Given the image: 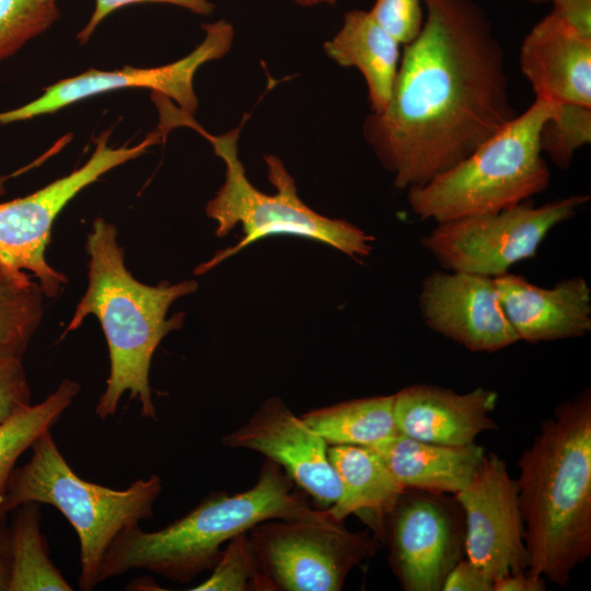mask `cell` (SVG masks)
Segmentation results:
<instances>
[{
	"label": "cell",
	"instance_id": "obj_28",
	"mask_svg": "<svg viewBox=\"0 0 591 591\" xmlns=\"http://www.w3.org/2000/svg\"><path fill=\"white\" fill-rule=\"evenodd\" d=\"M591 142V107L557 104L540 134L542 153L559 169H568L575 153Z\"/></svg>",
	"mask_w": 591,
	"mask_h": 591
},
{
	"label": "cell",
	"instance_id": "obj_16",
	"mask_svg": "<svg viewBox=\"0 0 591 591\" xmlns=\"http://www.w3.org/2000/svg\"><path fill=\"white\" fill-rule=\"evenodd\" d=\"M502 309L520 340L531 344L579 338L591 331V288L581 276L551 288L506 273L494 277Z\"/></svg>",
	"mask_w": 591,
	"mask_h": 591
},
{
	"label": "cell",
	"instance_id": "obj_14",
	"mask_svg": "<svg viewBox=\"0 0 591 591\" xmlns=\"http://www.w3.org/2000/svg\"><path fill=\"white\" fill-rule=\"evenodd\" d=\"M418 308L433 332L473 352H495L518 341L494 277L436 270L421 281Z\"/></svg>",
	"mask_w": 591,
	"mask_h": 591
},
{
	"label": "cell",
	"instance_id": "obj_29",
	"mask_svg": "<svg viewBox=\"0 0 591 591\" xmlns=\"http://www.w3.org/2000/svg\"><path fill=\"white\" fill-rule=\"evenodd\" d=\"M370 13L403 46L418 36L425 19L422 0H375Z\"/></svg>",
	"mask_w": 591,
	"mask_h": 591
},
{
	"label": "cell",
	"instance_id": "obj_10",
	"mask_svg": "<svg viewBox=\"0 0 591 591\" xmlns=\"http://www.w3.org/2000/svg\"><path fill=\"white\" fill-rule=\"evenodd\" d=\"M109 135L106 130L95 139L93 154L80 169L25 197L0 204V265L31 271L46 297L58 296L67 283V277L45 257L58 215L83 188L112 169L143 154L162 137L153 131L136 146L112 148L107 144Z\"/></svg>",
	"mask_w": 591,
	"mask_h": 591
},
{
	"label": "cell",
	"instance_id": "obj_6",
	"mask_svg": "<svg viewBox=\"0 0 591 591\" xmlns=\"http://www.w3.org/2000/svg\"><path fill=\"white\" fill-rule=\"evenodd\" d=\"M31 449L27 463L11 474L4 510L9 513L26 502L58 509L79 537V589L91 591L100 583L101 564L116 536L153 515L162 480L152 474L118 490L82 479L60 453L50 430Z\"/></svg>",
	"mask_w": 591,
	"mask_h": 591
},
{
	"label": "cell",
	"instance_id": "obj_32",
	"mask_svg": "<svg viewBox=\"0 0 591 591\" xmlns=\"http://www.w3.org/2000/svg\"><path fill=\"white\" fill-rule=\"evenodd\" d=\"M493 580L466 557L447 575L441 591H493Z\"/></svg>",
	"mask_w": 591,
	"mask_h": 591
},
{
	"label": "cell",
	"instance_id": "obj_1",
	"mask_svg": "<svg viewBox=\"0 0 591 591\" xmlns=\"http://www.w3.org/2000/svg\"><path fill=\"white\" fill-rule=\"evenodd\" d=\"M420 33L404 45L391 101L363 136L393 185H424L518 114L505 54L474 0H422Z\"/></svg>",
	"mask_w": 591,
	"mask_h": 591
},
{
	"label": "cell",
	"instance_id": "obj_26",
	"mask_svg": "<svg viewBox=\"0 0 591 591\" xmlns=\"http://www.w3.org/2000/svg\"><path fill=\"white\" fill-rule=\"evenodd\" d=\"M208 579L193 591H274L259 568L247 532L232 537L211 570Z\"/></svg>",
	"mask_w": 591,
	"mask_h": 591
},
{
	"label": "cell",
	"instance_id": "obj_24",
	"mask_svg": "<svg viewBox=\"0 0 591 591\" xmlns=\"http://www.w3.org/2000/svg\"><path fill=\"white\" fill-rule=\"evenodd\" d=\"M79 392L78 382L65 379L45 401L31 404L0 425V517L8 515L4 502L18 459L42 433L57 424Z\"/></svg>",
	"mask_w": 591,
	"mask_h": 591
},
{
	"label": "cell",
	"instance_id": "obj_9",
	"mask_svg": "<svg viewBox=\"0 0 591 591\" xmlns=\"http://www.w3.org/2000/svg\"><path fill=\"white\" fill-rule=\"evenodd\" d=\"M589 200V195L580 194L542 206L526 200L497 212L437 223L420 243L443 270L497 277L534 257L547 234Z\"/></svg>",
	"mask_w": 591,
	"mask_h": 591
},
{
	"label": "cell",
	"instance_id": "obj_4",
	"mask_svg": "<svg viewBox=\"0 0 591 591\" xmlns=\"http://www.w3.org/2000/svg\"><path fill=\"white\" fill-rule=\"evenodd\" d=\"M313 510L282 467L266 459L253 487L234 495L213 491L161 530L147 532L137 524L121 531L103 558L99 582L144 569L188 583L212 570L221 546L235 535L266 520L304 517Z\"/></svg>",
	"mask_w": 591,
	"mask_h": 591
},
{
	"label": "cell",
	"instance_id": "obj_5",
	"mask_svg": "<svg viewBox=\"0 0 591 591\" xmlns=\"http://www.w3.org/2000/svg\"><path fill=\"white\" fill-rule=\"evenodd\" d=\"M556 103L535 97L471 154L424 185L407 189L410 210L420 220L441 223L497 212L544 192L551 171L540 144L544 123Z\"/></svg>",
	"mask_w": 591,
	"mask_h": 591
},
{
	"label": "cell",
	"instance_id": "obj_21",
	"mask_svg": "<svg viewBox=\"0 0 591 591\" xmlns=\"http://www.w3.org/2000/svg\"><path fill=\"white\" fill-rule=\"evenodd\" d=\"M327 453L340 483V496L327 512L338 521L352 513L366 515L380 536L385 517L405 488L370 447L333 444Z\"/></svg>",
	"mask_w": 591,
	"mask_h": 591
},
{
	"label": "cell",
	"instance_id": "obj_19",
	"mask_svg": "<svg viewBox=\"0 0 591 591\" xmlns=\"http://www.w3.org/2000/svg\"><path fill=\"white\" fill-rule=\"evenodd\" d=\"M370 448L403 488L453 496L467 486L486 454L475 442L447 445L399 432Z\"/></svg>",
	"mask_w": 591,
	"mask_h": 591
},
{
	"label": "cell",
	"instance_id": "obj_2",
	"mask_svg": "<svg viewBox=\"0 0 591 591\" xmlns=\"http://www.w3.org/2000/svg\"><path fill=\"white\" fill-rule=\"evenodd\" d=\"M528 572L565 586L591 555V392L557 406L518 461Z\"/></svg>",
	"mask_w": 591,
	"mask_h": 591
},
{
	"label": "cell",
	"instance_id": "obj_37",
	"mask_svg": "<svg viewBox=\"0 0 591 591\" xmlns=\"http://www.w3.org/2000/svg\"><path fill=\"white\" fill-rule=\"evenodd\" d=\"M11 176V175H10ZM10 176H1L0 177V195L4 194V183Z\"/></svg>",
	"mask_w": 591,
	"mask_h": 591
},
{
	"label": "cell",
	"instance_id": "obj_33",
	"mask_svg": "<svg viewBox=\"0 0 591 591\" xmlns=\"http://www.w3.org/2000/svg\"><path fill=\"white\" fill-rule=\"evenodd\" d=\"M552 11L583 36L591 37V0H547Z\"/></svg>",
	"mask_w": 591,
	"mask_h": 591
},
{
	"label": "cell",
	"instance_id": "obj_35",
	"mask_svg": "<svg viewBox=\"0 0 591 591\" xmlns=\"http://www.w3.org/2000/svg\"><path fill=\"white\" fill-rule=\"evenodd\" d=\"M10 566V524L8 517H0V591H8Z\"/></svg>",
	"mask_w": 591,
	"mask_h": 591
},
{
	"label": "cell",
	"instance_id": "obj_12",
	"mask_svg": "<svg viewBox=\"0 0 591 591\" xmlns=\"http://www.w3.org/2000/svg\"><path fill=\"white\" fill-rule=\"evenodd\" d=\"M201 26L206 34L204 40L183 59L157 68L90 69L44 88L39 97L21 107L0 113V125L51 114L84 99L126 88L150 89L175 101L181 111L193 115L198 106L193 84L196 71L205 62L224 56L234 37V30L227 21Z\"/></svg>",
	"mask_w": 591,
	"mask_h": 591
},
{
	"label": "cell",
	"instance_id": "obj_30",
	"mask_svg": "<svg viewBox=\"0 0 591 591\" xmlns=\"http://www.w3.org/2000/svg\"><path fill=\"white\" fill-rule=\"evenodd\" d=\"M22 359H0V425L31 405Z\"/></svg>",
	"mask_w": 591,
	"mask_h": 591
},
{
	"label": "cell",
	"instance_id": "obj_20",
	"mask_svg": "<svg viewBox=\"0 0 591 591\" xmlns=\"http://www.w3.org/2000/svg\"><path fill=\"white\" fill-rule=\"evenodd\" d=\"M401 44L370 11L351 10L340 30L324 43L325 54L341 67H354L364 78L372 113L389 105L401 60Z\"/></svg>",
	"mask_w": 591,
	"mask_h": 591
},
{
	"label": "cell",
	"instance_id": "obj_27",
	"mask_svg": "<svg viewBox=\"0 0 591 591\" xmlns=\"http://www.w3.org/2000/svg\"><path fill=\"white\" fill-rule=\"evenodd\" d=\"M59 15L56 0H0V62L48 30Z\"/></svg>",
	"mask_w": 591,
	"mask_h": 591
},
{
	"label": "cell",
	"instance_id": "obj_34",
	"mask_svg": "<svg viewBox=\"0 0 591 591\" xmlns=\"http://www.w3.org/2000/svg\"><path fill=\"white\" fill-rule=\"evenodd\" d=\"M546 580L526 571L513 573L494 581L493 591H544Z\"/></svg>",
	"mask_w": 591,
	"mask_h": 591
},
{
	"label": "cell",
	"instance_id": "obj_36",
	"mask_svg": "<svg viewBox=\"0 0 591 591\" xmlns=\"http://www.w3.org/2000/svg\"><path fill=\"white\" fill-rule=\"evenodd\" d=\"M298 4L302 7H313L317 4H335L336 0H294Z\"/></svg>",
	"mask_w": 591,
	"mask_h": 591
},
{
	"label": "cell",
	"instance_id": "obj_31",
	"mask_svg": "<svg viewBox=\"0 0 591 591\" xmlns=\"http://www.w3.org/2000/svg\"><path fill=\"white\" fill-rule=\"evenodd\" d=\"M143 2L170 3L201 15H209L215 9L213 3L209 0H95V9L86 25L77 35V39L80 44H85L95 31L96 26L107 15L125 5Z\"/></svg>",
	"mask_w": 591,
	"mask_h": 591
},
{
	"label": "cell",
	"instance_id": "obj_25",
	"mask_svg": "<svg viewBox=\"0 0 591 591\" xmlns=\"http://www.w3.org/2000/svg\"><path fill=\"white\" fill-rule=\"evenodd\" d=\"M44 296L26 271L0 265V359H22L40 324Z\"/></svg>",
	"mask_w": 591,
	"mask_h": 591
},
{
	"label": "cell",
	"instance_id": "obj_22",
	"mask_svg": "<svg viewBox=\"0 0 591 591\" xmlns=\"http://www.w3.org/2000/svg\"><path fill=\"white\" fill-rule=\"evenodd\" d=\"M393 404V394L380 395L312 409L300 417L328 445L373 447L399 432Z\"/></svg>",
	"mask_w": 591,
	"mask_h": 591
},
{
	"label": "cell",
	"instance_id": "obj_38",
	"mask_svg": "<svg viewBox=\"0 0 591 591\" xmlns=\"http://www.w3.org/2000/svg\"><path fill=\"white\" fill-rule=\"evenodd\" d=\"M529 1L537 3V2L547 1V0H529Z\"/></svg>",
	"mask_w": 591,
	"mask_h": 591
},
{
	"label": "cell",
	"instance_id": "obj_17",
	"mask_svg": "<svg viewBox=\"0 0 591 591\" xmlns=\"http://www.w3.org/2000/svg\"><path fill=\"white\" fill-rule=\"evenodd\" d=\"M520 68L535 97L591 107V37L555 12L538 21L520 48Z\"/></svg>",
	"mask_w": 591,
	"mask_h": 591
},
{
	"label": "cell",
	"instance_id": "obj_7",
	"mask_svg": "<svg viewBox=\"0 0 591 591\" xmlns=\"http://www.w3.org/2000/svg\"><path fill=\"white\" fill-rule=\"evenodd\" d=\"M179 125L195 128L206 137L225 166L224 182L205 208L208 218L217 222L216 235L225 236L239 224L245 234L235 246L217 252L210 260L196 268V275L212 269L245 246L271 235L315 240L356 260L370 255L374 237L350 222L324 217L308 207L298 196L296 182L279 158L265 155L268 179L276 188L275 194L268 195L255 188L239 158L240 127L212 136L190 115L182 116Z\"/></svg>",
	"mask_w": 591,
	"mask_h": 591
},
{
	"label": "cell",
	"instance_id": "obj_15",
	"mask_svg": "<svg viewBox=\"0 0 591 591\" xmlns=\"http://www.w3.org/2000/svg\"><path fill=\"white\" fill-rule=\"evenodd\" d=\"M222 442L228 448L258 452L280 465L320 508H329L340 496L328 444L279 397L262 403L245 424L223 436Z\"/></svg>",
	"mask_w": 591,
	"mask_h": 591
},
{
	"label": "cell",
	"instance_id": "obj_8",
	"mask_svg": "<svg viewBox=\"0 0 591 591\" xmlns=\"http://www.w3.org/2000/svg\"><path fill=\"white\" fill-rule=\"evenodd\" d=\"M258 565L274 591H338L348 573L376 552L366 532H352L326 509L273 519L247 531Z\"/></svg>",
	"mask_w": 591,
	"mask_h": 591
},
{
	"label": "cell",
	"instance_id": "obj_13",
	"mask_svg": "<svg viewBox=\"0 0 591 591\" xmlns=\"http://www.w3.org/2000/svg\"><path fill=\"white\" fill-rule=\"evenodd\" d=\"M454 497L464 518L465 557L493 582L526 571L529 555L518 485L506 462L486 453L471 482Z\"/></svg>",
	"mask_w": 591,
	"mask_h": 591
},
{
	"label": "cell",
	"instance_id": "obj_11",
	"mask_svg": "<svg viewBox=\"0 0 591 591\" xmlns=\"http://www.w3.org/2000/svg\"><path fill=\"white\" fill-rule=\"evenodd\" d=\"M405 591H441L453 566L465 557V529L457 500L447 494L404 489L379 536Z\"/></svg>",
	"mask_w": 591,
	"mask_h": 591
},
{
	"label": "cell",
	"instance_id": "obj_23",
	"mask_svg": "<svg viewBox=\"0 0 591 591\" xmlns=\"http://www.w3.org/2000/svg\"><path fill=\"white\" fill-rule=\"evenodd\" d=\"M10 524L11 566L8 591H71L49 557L40 531V508L26 502L15 508Z\"/></svg>",
	"mask_w": 591,
	"mask_h": 591
},
{
	"label": "cell",
	"instance_id": "obj_3",
	"mask_svg": "<svg viewBox=\"0 0 591 591\" xmlns=\"http://www.w3.org/2000/svg\"><path fill=\"white\" fill-rule=\"evenodd\" d=\"M90 256L88 288L62 336L94 315L104 332L109 356V375L95 414L105 420L115 415L121 396L140 403L142 417L154 420L157 410L149 383L153 354L162 339L183 326L185 314H166L177 299L198 289L195 280L148 286L125 265L117 228L103 218L93 221L86 240Z\"/></svg>",
	"mask_w": 591,
	"mask_h": 591
},
{
	"label": "cell",
	"instance_id": "obj_18",
	"mask_svg": "<svg viewBox=\"0 0 591 591\" xmlns=\"http://www.w3.org/2000/svg\"><path fill=\"white\" fill-rule=\"evenodd\" d=\"M394 417L399 433L416 440L466 445L478 434L494 430L498 393L476 387L457 393L432 384H414L393 394Z\"/></svg>",
	"mask_w": 591,
	"mask_h": 591
}]
</instances>
